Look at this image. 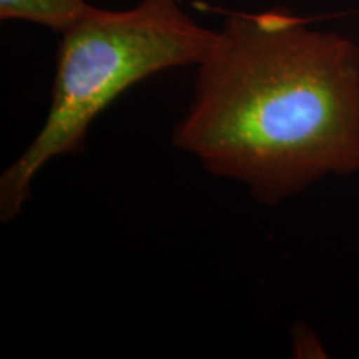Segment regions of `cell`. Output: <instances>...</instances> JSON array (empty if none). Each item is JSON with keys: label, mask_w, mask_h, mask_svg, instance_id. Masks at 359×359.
I'll list each match as a JSON object with an SVG mask.
<instances>
[{"label": "cell", "mask_w": 359, "mask_h": 359, "mask_svg": "<svg viewBox=\"0 0 359 359\" xmlns=\"http://www.w3.org/2000/svg\"><path fill=\"white\" fill-rule=\"evenodd\" d=\"M172 143L276 206L359 172V43L285 11L238 12L201 58Z\"/></svg>", "instance_id": "cell-1"}, {"label": "cell", "mask_w": 359, "mask_h": 359, "mask_svg": "<svg viewBox=\"0 0 359 359\" xmlns=\"http://www.w3.org/2000/svg\"><path fill=\"white\" fill-rule=\"evenodd\" d=\"M217 32L175 0H142L128 11L92 7L62 34L47 118L0 177V219L24 212L45 165L80 154L90 125L135 83L177 67L198 65Z\"/></svg>", "instance_id": "cell-2"}, {"label": "cell", "mask_w": 359, "mask_h": 359, "mask_svg": "<svg viewBox=\"0 0 359 359\" xmlns=\"http://www.w3.org/2000/svg\"><path fill=\"white\" fill-rule=\"evenodd\" d=\"M92 7L87 0H0V19L32 22L64 34Z\"/></svg>", "instance_id": "cell-3"}]
</instances>
